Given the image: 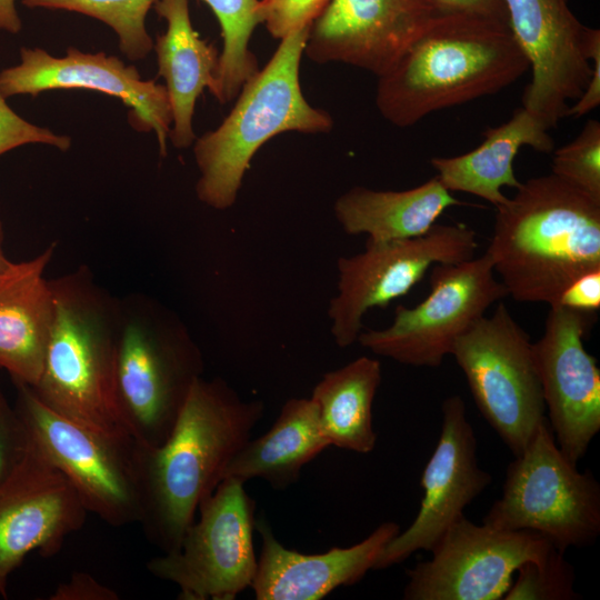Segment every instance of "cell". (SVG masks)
Masks as SVG:
<instances>
[{
    "label": "cell",
    "instance_id": "20",
    "mask_svg": "<svg viewBox=\"0 0 600 600\" xmlns=\"http://www.w3.org/2000/svg\"><path fill=\"white\" fill-rule=\"evenodd\" d=\"M256 529L261 551L250 588L258 600H320L339 587L352 586L374 569L387 544L400 532L398 523L388 521L351 547L306 554L286 548L264 518L256 521Z\"/></svg>",
    "mask_w": 600,
    "mask_h": 600
},
{
    "label": "cell",
    "instance_id": "3",
    "mask_svg": "<svg viewBox=\"0 0 600 600\" xmlns=\"http://www.w3.org/2000/svg\"><path fill=\"white\" fill-rule=\"evenodd\" d=\"M486 253L508 296L550 307L572 280L600 268V202L552 173L521 182L496 208Z\"/></svg>",
    "mask_w": 600,
    "mask_h": 600
},
{
    "label": "cell",
    "instance_id": "30",
    "mask_svg": "<svg viewBox=\"0 0 600 600\" xmlns=\"http://www.w3.org/2000/svg\"><path fill=\"white\" fill-rule=\"evenodd\" d=\"M504 594V600H577L574 570L556 550L541 561H528L520 566Z\"/></svg>",
    "mask_w": 600,
    "mask_h": 600
},
{
    "label": "cell",
    "instance_id": "24",
    "mask_svg": "<svg viewBox=\"0 0 600 600\" xmlns=\"http://www.w3.org/2000/svg\"><path fill=\"white\" fill-rule=\"evenodd\" d=\"M461 202L437 177L407 190L356 186L337 198L333 213L342 230L371 240L408 239L424 234L450 207Z\"/></svg>",
    "mask_w": 600,
    "mask_h": 600
},
{
    "label": "cell",
    "instance_id": "9",
    "mask_svg": "<svg viewBox=\"0 0 600 600\" xmlns=\"http://www.w3.org/2000/svg\"><path fill=\"white\" fill-rule=\"evenodd\" d=\"M451 354L474 403L514 457L547 419L529 334L499 301L454 342Z\"/></svg>",
    "mask_w": 600,
    "mask_h": 600
},
{
    "label": "cell",
    "instance_id": "37",
    "mask_svg": "<svg viewBox=\"0 0 600 600\" xmlns=\"http://www.w3.org/2000/svg\"><path fill=\"white\" fill-rule=\"evenodd\" d=\"M22 22L16 8V0H0V31L18 33Z\"/></svg>",
    "mask_w": 600,
    "mask_h": 600
},
{
    "label": "cell",
    "instance_id": "31",
    "mask_svg": "<svg viewBox=\"0 0 600 600\" xmlns=\"http://www.w3.org/2000/svg\"><path fill=\"white\" fill-rule=\"evenodd\" d=\"M330 0H259L260 24L276 39H283L294 31L310 27Z\"/></svg>",
    "mask_w": 600,
    "mask_h": 600
},
{
    "label": "cell",
    "instance_id": "32",
    "mask_svg": "<svg viewBox=\"0 0 600 600\" xmlns=\"http://www.w3.org/2000/svg\"><path fill=\"white\" fill-rule=\"evenodd\" d=\"M0 91V156L29 143H42L67 151L71 139L48 128L38 127L17 114Z\"/></svg>",
    "mask_w": 600,
    "mask_h": 600
},
{
    "label": "cell",
    "instance_id": "13",
    "mask_svg": "<svg viewBox=\"0 0 600 600\" xmlns=\"http://www.w3.org/2000/svg\"><path fill=\"white\" fill-rule=\"evenodd\" d=\"M429 282L430 292L420 303L397 306L389 327L362 331L358 343L401 364L436 368L456 340L508 296L487 253L434 264Z\"/></svg>",
    "mask_w": 600,
    "mask_h": 600
},
{
    "label": "cell",
    "instance_id": "1",
    "mask_svg": "<svg viewBox=\"0 0 600 600\" xmlns=\"http://www.w3.org/2000/svg\"><path fill=\"white\" fill-rule=\"evenodd\" d=\"M264 412L224 380L198 378L173 429L157 447L138 446L141 513L148 540L163 553L179 550L199 506L226 477Z\"/></svg>",
    "mask_w": 600,
    "mask_h": 600
},
{
    "label": "cell",
    "instance_id": "4",
    "mask_svg": "<svg viewBox=\"0 0 600 600\" xmlns=\"http://www.w3.org/2000/svg\"><path fill=\"white\" fill-rule=\"evenodd\" d=\"M50 283L54 319L41 374L29 387L41 402L66 418L111 436L132 438L116 394L120 302L102 291L86 268Z\"/></svg>",
    "mask_w": 600,
    "mask_h": 600
},
{
    "label": "cell",
    "instance_id": "8",
    "mask_svg": "<svg viewBox=\"0 0 600 600\" xmlns=\"http://www.w3.org/2000/svg\"><path fill=\"white\" fill-rule=\"evenodd\" d=\"M14 409L30 440L70 481L88 513L112 527L139 522L138 446L51 410L32 389L13 381Z\"/></svg>",
    "mask_w": 600,
    "mask_h": 600
},
{
    "label": "cell",
    "instance_id": "7",
    "mask_svg": "<svg viewBox=\"0 0 600 600\" xmlns=\"http://www.w3.org/2000/svg\"><path fill=\"white\" fill-rule=\"evenodd\" d=\"M502 496L483 522L531 530L558 551L593 544L600 534V484L580 472L558 447L548 419L506 471Z\"/></svg>",
    "mask_w": 600,
    "mask_h": 600
},
{
    "label": "cell",
    "instance_id": "29",
    "mask_svg": "<svg viewBox=\"0 0 600 600\" xmlns=\"http://www.w3.org/2000/svg\"><path fill=\"white\" fill-rule=\"evenodd\" d=\"M551 173L600 202V122L589 119L579 134L553 152Z\"/></svg>",
    "mask_w": 600,
    "mask_h": 600
},
{
    "label": "cell",
    "instance_id": "22",
    "mask_svg": "<svg viewBox=\"0 0 600 600\" xmlns=\"http://www.w3.org/2000/svg\"><path fill=\"white\" fill-rule=\"evenodd\" d=\"M153 9L167 22L153 49L171 110L169 139L174 148L187 149L197 139L193 130L197 99L206 88L212 91L220 53L194 30L189 0H158Z\"/></svg>",
    "mask_w": 600,
    "mask_h": 600
},
{
    "label": "cell",
    "instance_id": "11",
    "mask_svg": "<svg viewBox=\"0 0 600 600\" xmlns=\"http://www.w3.org/2000/svg\"><path fill=\"white\" fill-rule=\"evenodd\" d=\"M477 247L476 232L468 226L436 223L414 238L367 239L363 251L340 257L337 293L328 306L334 343L349 348L358 342L370 309L386 308L410 292L434 264L472 259Z\"/></svg>",
    "mask_w": 600,
    "mask_h": 600
},
{
    "label": "cell",
    "instance_id": "10",
    "mask_svg": "<svg viewBox=\"0 0 600 600\" xmlns=\"http://www.w3.org/2000/svg\"><path fill=\"white\" fill-rule=\"evenodd\" d=\"M508 27L531 68L522 107L550 130L570 113L583 117L600 104V51L586 56L587 28L569 0H501Z\"/></svg>",
    "mask_w": 600,
    "mask_h": 600
},
{
    "label": "cell",
    "instance_id": "26",
    "mask_svg": "<svg viewBox=\"0 0 600 600\" xmlns=\"http://www.w3.org/2000/svg\"><path fill=\"white\" fill-rule=\"evenodd\" d=\"M381 380L380 361L367 356L322 376L310 398L330 446L357 453L374 449L372 406Z\"/></svg>",
    "mask_w": 600,
    "mask_h": 600
},
{
    "label": "cell",
    "instance_id": "27",
    "mask_svg": "<svg viewBox=\"0 0 600 600\" xmlns=\"http://www.w3.org/2000/svg\"><path fill=\"white\" fill-rule=\"evenodd\" d=\"M216 16L223 41L211 93L221 103L234 100L243 83L258 72L257 57L249 42L260 24L259 0H201Z\"/></svg>",
    "mask_w": 600,
    "mask_h": 600
},
{
    "label": "cell",
    "instance_id": "2",
    "mask_svg": "<svg viewBox=\"0 0 600 600\" xmlns=\"http://www.w3.org/2000/svg\"><path fill=\"white\" fill-rule=\"evenodd\" d=\"M528 69L507 22L438 13L378 78L376 106L388 122L406 128L439 110L498 93Z\"/></svg>",
    "mask_w": 600,
    "mask_h": 600
},
{
    "label": "cell",
    "instance_id": "34",
    "mask_svg": "<svg viewBox=\"0 0 600 600\" xmlns=\"http://www.w3.org/2000/svg\"><path fill=\"white\" fill-rule=\"evenodd\" d=\"M552 306L596 314L600 309V268L572 280Z\"/></svg>",
    "mask_w": 600,
    "mask_h": 600
},
{
    "label": "cell",
    "instance_id": "23",
    "mask_svg": "<svg viewBox=\"0 0 600 600\" xmlns=\"http://www.w3.org/2000/svg\"><path fill=\"white\" fill-rule=\"evenodd\" d=\"M482 142L471 151L454 157H434L430 160L437 178L450 192H464L490 202L494 208L508 197L503 187L517 189L513 161L519 150L529 146L549 153L554 141L547 126L529 110L517 108L507 122L488 128Z\"/></svg>",
    "mask_w": 600,
    "mask_h": 600
},
{
    "label": "cell",
    "instance_id": "25",
    "mask_svg": "<svg viewBox=\"0 0 600 600\" xmlns=\"http://www.w3.org/2000/svg\"><path fill=\"white\" fill-rule=\"evenodd\" d=\"M330 447L311 398H291L271 428L249 439L229 463L226 477L243 482L260 478L274 489L296 482L301 469Z\"/></svg>",
    "mask_w": 600,
    "mask_h": 600
},
{
    "label": "cell",
    "instance_id": "28",
    "mask_svg": "<svg viewBox=\"0 0 600 600\" xmlns=\"http://www.w3.org/2000/svg\"><path fill=\"white\" fill-rule=\"evenodd\" d=\"M158 0H21L28 8L67 10L89 16L117 34L120 51L130 60H142L153 49L146 18Z\"/></svg>",
    "mask_w": 600,
    "mask_h": 600
},
{
    "label": "cell",
    "instance_id": "21",
    "mask_svg": "<svg viewBox=\"0 0 600 600\" xmlns=\"http://www.w3.org/2000/svg\"><path fill=\"white\" fill-rule=\"evenodd\" d=\"M54 246L13 262L0 278V367L12 381L34 386L41 374L54 319V299L44 271Z\"/></svg>",
    "mask_w": 600,
    "mask_h": 600
},
{
    "label": "cell",
    "instance_id": "6",
    "mask_svg": "<svg viewBox=\"0 0 600 600\" xmlns=\"http://www.w3.org/2000/svg\"><path fill=\"white\" fill-rule=\"evenodd\" d=\"M203 359L184 326L147 299L120 302L116 394L121 419L143 447L171 433Z\"/></svg>",
    "mask_w": 600,
    "mask_h": 600
},
{
    "label": "cell",
    "instance_id": "15",
    "mask_svg": "<svg viewBox=\"0 0 600 600\" xmlns=\"http://www.w3.org/2000/svg\"><path fill=\"white\" fill-rule=\"evenodd\" d=\"M596 314L551 306L532 343L548 421L562 453L574 464L600 430V369L583 346Z\"/></svg>",
    "mask_w": 600,
    "mask_h": 600
},
{
    "label": "cell",
    "instance_id": "33",
    "mask_svg": "<svg viewBox=\"0 0 600 600\" xmlns=\"http://www.w3.org/2000/svg\"><path fill=\"white\" fill-rule=\"evenodd\" d=\"M28 447V432L0 389V482L18 466Z\"/></svg>",
    "mask_w": 600,
    "mask_h": 600
},
{
    "label": "cell",
    "instance_id": "18",
    "mask_svg": "<svg viewBox=\"0 0 600 600\" xmlns=\"http://www.w3.org/2000/svg\"><path fill=\"white\" fill-rule=\"evenodd\" d=\"M441 411L439 441L421 477L420 509L410 527L387 544L373 570L401 563L420 550L431 551L492 481L478 464L477 439L463 399L448 397Z\"/></svg>",
    "mask_w": 600,
    "mask_h": 600
},
{
    "label": "cell",
    "instance_id": "5",
    "mask_svg": "<svg viewBox=\"0 0 600 600\" xmlns=\"http://www.w3.org/2000/svg\"><path fill=\"white\" fill-rule=\"evenodd\" d=\"M309 28L281 39L268 63L243 83L223 121L194 140L196 194L207 207L223 211L236 203L253 156L273 137L332 129L330 113L311 106L300 86Z\"/></svg>",
    "mask_w": 600,
    "mask_h": 600
},
{
    "label": "cell",
    "instance_id": "12",
    "mask_svg": "<svg viewBox=\"0 0 600 600\" xmlns=\"http://www.w3.org/2000/svg\"><path fill=\"white\" fill-rule=\"evenodd\" d=\"M243 481L224 478L199 506V519L178 551L152 558L147 569L174 583L182 600H233L250 588L257 570L253 499Z\"/></svg>",
    "mask_w": 600,
    "mask_h": 600
},
{
    "label": "cell",
    "instance_id": "16",
    "mask_svg": "<svg viewBox=\"0 0 600 600\" xmlns=\"http://www.w3.org/2000/svg\"><path fill=\"white\" fill-rule=\"evenodd\" d=\"M87 514L70 481L29 438L26 454L0 482V597L8 598L9 578L27 554L57 553Z\"/></svg>",
    "mask_w": 600,
    "mask_h": 600
},
{
    "label": "cell",
    "instance_id": "19",
    "mask_svg": "<svg viewBox=\"0 0 600 600\" xmlns=\"http://www.w3.org/2000/svg\"><path fill=\"white\" fill-rule=\"evenodd\" d=\"M438 14L428 0H330L309 28L304 52L378 78L388 72Z\"/></svg>",
    "mask_w": 600,
    "mask_h": 600
},
{
    "label": "cell",
    "instance_id": "35",
    "mask_svg": "<svg viewBox=\"0 0 600 600\" xmlns=\"http://www.w3.org/2000/svg\"><path fill=\"white\" fill-rule=\"evenodd\" d=\"M50 600H118L119 594L86 572H76L60 583Z\"/></svg>",
    "mask_w": 600,
    "mask_h": 600
},
{
    "label": "cell",
    "instance_id": "17",
    "mask_svg": "<svg viewBox=\"0 0 600 600\" xmlns=\"http://www.w3.org/2000/svg\"><path fill=\"white\" fill-rule=\"evenodd\" d=\"M87 89L120 99L129 109L130 124L154 132L160 154L168 153L171 110L167 90L154 80H143L134 66L104 52L68 48L54 57L41 48H21L20 62L0 71V91L8 98L37 96L48 90Z\"/></svg>",
    "mask_w": 600,
    "mask_h": 600
},
{
    "label": "cell",
    "instance_id": "14",
    "mask_svg": "<svg viewBox=\"0 0 600 600\" xmlns=\"http://www.w3.org/2000/svg\"><path fill=\"white\" fill-rule=\"evenodd\" d=\"M557 549L531 530H501L464 516L430 551L432 557L407 571L406 600H500L513 574L528 561Z\"/></svg>",
    "mask_w": 600,
    "mask_h": 600
},
{
    "label": "cell",
    "instance_id": "36",
    "mask_svg": "<svg viewBox=\"0 0 600 600\" xmlns=\"http://www.w3.org/2000/svg\"><path fill=\"white\" fill-rule=\"evenodd\" d=\"M439 14H468L507 22L501 0H428ZM508 23V22H507Z\"/></svg>",
    "mask_w": 600,
    "mask_h": 600
},
{
    "label": "cell",
    "instance_id": "38",
    "mask_svg": "<svg viewBox=\"0 0 600 600\" xmlns=\"http://www.w3.org/2000/svg\"><path fill=\"white\" fill-rule=\"evenodd\" d=\"M3 240H4V230H3V224L0 220V278L3 277L13 264V262H11L7 258L3 251Z\"/></svg>",
    "mask_w": 600,
    "mask_h": 600
}]
</instances>
